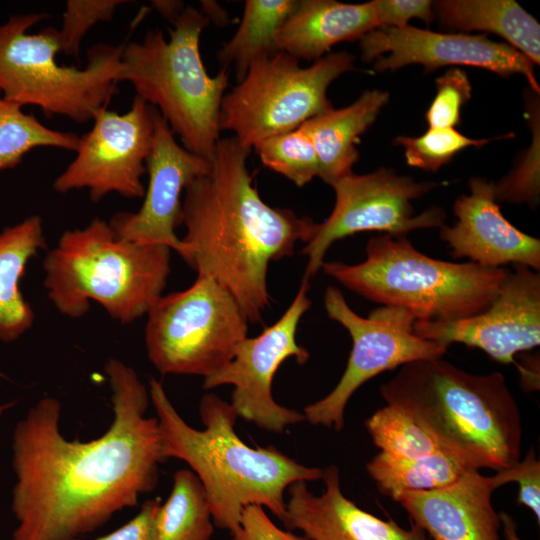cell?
I'll return each mask as SVG.
<instances>
[{
    "mask_svg": "<svg viewBox=\"0 0 540 540\" xmlns=\"http://www.w3.org/2000/svg\"><path fill=\"white\" fill-rule=\"evenodd\" d=\"M126 0H68L59 31L61 53L78 57L87 32L102 21H110Z\"/></svg>",
    "mask_w": 540,
    "mask_h": 540,
    "instance_id": "33",
    "label": "cell"
},
{
    "mask_svg": "<svg viewBox=\"0 0 540 540\" xmlns=\"http://www.w3.org/2000/svg\"><path fill=\"white\" fill-rule=\"evenodd\" d=\"M298 5L297 0H247L240 25L218 51L222 67H234L238 82L252 63L274 54L276 36Z\"/></svg>",
    "mask_w": 540,
    "mask_h": 540,
    "instance_id": "26",
    "label": "cell"
},
{
    "mask_svg": "<svg viewBox=\"0 0 540 540\" xmlns=\"http://www.w3.org/2000/svg\"><path fill=\"white\" fill-rule=\"evenodd\" d=\"M469 194L459 196L453 206L457 221L440 227L439 236L455 259L467 258L485 267L508 264L540 269V240L513 226L500 211L494 182L472 177Z\"/></svg>",
    "mask_w": 540,
    "mask_h": 540,
    "instance_id": "18",
    "label": "cell"
},
{
    "mask_svg": "<svg viewBox=\"0 0 540 540\" xmlns=\"http://www.w3.org/2000/svg\"><path fill=\"white\" fill-rule=\"evenodd\" d=\"M440 184L418 182L409 176L379 168L367 174L351 172L331 187L335 204L328 218L318 223L302 254L308 257L304 276L312 278L322 267L331 245L364 231L384 232L392 237H407L418 229L440 228L445 210L433 206L415 215L412 202Z\"/></svg>",
    "mask_w": 540,
    "mask_h": 540,
    "instance_id": "12",
    "label": "cell"
},
{
    "mask_svg": "<svg viewBox=\"0 0 540 540\" xmlns=\"http://www.w3.org/2000/svg\"><path fill=\"white\" fill-rule=\"evenodd\" d=\"M529 112L533 140L530 147L520 157L514 169L499 182L494 183L497 202L536 205L540 193L539 170V113L538 104Z\"/></svg>",
    "mask_w": 540,
    "mask_h": 540,
    "instance_id": "32",
    "label": "cell"
},
{
    "mask_svg": "<svg viewBox=\"0 0 540 540\" xmlns=\"http://www.w3.org/2000/svg\"><path fill=\"white\" fill-rule=\"evenodd\" d=\"M519 369L521 370L522 381L526 382L528 385V390H532L530 379L533 380V383L539 387V375L536 374V361H528L526 365H520Z\"/></svg>",
    "mask_w": 540,
    "mask_h": 540,
    "instance_id": "42",
    "label": "cell"
},
{
    "mask_svg": "<svg viewBox=\"0 0 540 540\" xmlns=\"http://www.w3.org/2000/svg\"><path fill=\"white\" fill-rule=\"evenodd\" d=\"M145 166L148 186L141 207L136 212H117L108 222L123 240L162 244L184 258L186 248L176 234V228L181 225L182 192L192 180L209 170L210 160L180 145L158 111Z\"/></svg>",
    "mask_w": 540,
    "mask_h": 540,
    "instance_id": "17",
    "label": "cell"
},
{
    "mask_svg": "<svg viewBox=\"0 0 540 540\" xmlns=\"http://www.w3.org/2000/svg\"><path fill=\"white\" fill-rule=\"evenodd\" d=\"M433 10L435 20L451 31L496 34L534 65L540 63V25L514 0H440Z\"/></svg>",
    "mask_w": 540,
    "mask_h": 540,
    "instance_id": "24",
    "label": "cell"
},
{
    "mask_svg": "<svg viewBox=\"0 0 540 540\" xmlns=\"http://www.w3.org/2000/svg\"><path fill=\"white\" fill-rule=\"evenodd\" d=\"M248 322L227 289L197 274L190 287L162 295L148 311V358L161 374L206 378L232 359L248 337Z\"/></svg>",
    "mask_w": 540,
    "mask_h": 540,
    "instance_id": "10",
    "label": "cell"
},
{
    "mask_svg": "<svg viewBox=\"0 0 540 540\" xmlns=\"http://www.w3.org/2000/svg\"><path fill=\"white\" fill-rule=\"evenodd\" d=\"M366 469L378 490L394 501L404 492L447 487L477 470L444 449L412 459L394 458L380 452L367 463Z\"/></svg>",
    "mask_w": 540,
    "mask_h": 540,
    "instance_id": "25",
    "label": "cell"
},
{
    "mask_svg": "<svg viewBox=\"0 0 540 540\" xmlns=\"http://www.w3.org/2000/svg\"><path fill=\"white\" fill-rule=\"evenodd\" d=\"M171 249L119 238L109 222L94 218L66 230L43 260L44 288L56 310L78 319L100 304L123 325L147 315L163 295Z\"/></svg>",
    "mask_w": 540,
    "mask_h": 540,
    "instance_id": "5",
    "label": "cell"
},
{
    "mask_svg": "<svg viewBox=\"0 0 540 540\" xmlns=\"http://www.w3.org/2000/svg\"><path fill=\"white\" fill-rule=\"evenodd\" d=\"M160 505L161 498L159 497L146 500L138 514L127 523L93 540H156L155 520Z\"/></svg>",
    "mask_w": 540,
    "mask_h": 540,
    "instance_id": "38",
    "label": "cell"
},
{
    "mask_svg": "<svg viewBox=\"0 0 540 540\" xmlns=\"http://www.w3.org/2000/svg\"><path fill=\"white\" fill-rule=\"evenodd\" d=\"M201 12L206 18L218 26H225L229 23V14L216 1H201Z\"/></svg>",
    "mask_w": 540,
    "mask_h": 540,
    "instance_id": "40",
    "label": "cell"
},
{
    "mask_svg": "<svg viewBox=\"0 0 540 540\" xmlns=\"http://www.w3.org/2000/svg\"><path fill=\"white\" fill-rule=\"evenodd\" d=\"M253 148L266 167L298 187L319 177L320 164L315 147L301 127L269 137Z\"/></svg>",
    "mask_w": 540,
    "mask_h": 540,
    "instance_id": "30",
    "label": "cell"
},
{
    "mask_svg": "<svg viewBox=\"0 0 540 540\" xmlns=\"http://www.w3.org/2000/svg\"><path fill=\"white\" fill-rule=\"evenodd\" d=\"M354 69L347 51L328 53L308 67L277 51L255 61L245 76L225 93L220 128L234 133L244 146L297 129L332 107L327 91L342 74Z\"/></svg>",
    "mask_w": 540,
    "mask_h": 540,
    "instance_id": "9",
    "label": "cell"
},
{
    "mask_svg": "<svg viewBox=\"0 0 540 540\" xmlns=\"http://www.w3.org/2000/svg\"><path fill=\"white\" fill-rule=\"evenodd\" d=\"M231 534L232 540H308L280 529L259 505L243 510L239 526Z\"/></svg>",
    "mask_w": 540,
    "mask_h": 540,
    "instance_id": "37",
    "label": "cell"
},
{
    "mask_svg": "<svg viewBox=\"0 0 540 540\" xmlns=\"http://www.w3.org/2000/svg\"><path fill=\"white\" fill-rule=\"evenodd\" d=\"M378 28L372 1L342 3L336 0H302L275 39L276 51L296 59L317 60L333 45L360 40Z\"/></svg>",
    "mask_w": 540,
    "mask_h": 540,
    "instance_id": "21",
    "label": "cell"
},
{
    "mask_svg": "<svg viewBox=\"0 0 540 540\" xmlns=\"http://www.w3.org/2000/svg\"><path fill=\"white\" fill-rule=\"evenodd\" d=\"M325 490L315 495L306 481L287 488L286 518L283 525L300 530L308 540H429L415 524L404 529L394 520L385 521L359 508L345 497L339 470L330 465L322 470Z\"/></svg>",
    "mask_w": 540,
    "mask_h": 540,
    "instance_id": "19",
    "label": "cell"
},
{
    "mask_svg": "<svg viewBox=\"0 0 540 540\" xmlns=\"http://www.w3.org/2000/svg\"><path fill=\"white\" fill-rule=\"evenodd\" d=\"M43 220L32 215L0 232V340L13 342L33 325L35 314L20 283L29 261L46 249Z\"/></svg>",
    "mask_w": 540,
    "mask_h": 540,
    "instance_id": "23",
    "label": "cell"
},
{
    "mask_svg": "<svg viewBox=\"0 0 540 540\" xmlns=\"http://www.w3.org/2000/svg\"><path fill=\"white\" fill-rule=\"evenodd\" d=\"M251 150L234 136L219 139L209 170L184 190L181 225L184 261L227 289L249 322H260L271 302L269 264L308 243L318 223L262 200L247 167Z\"/></svg>",
    "mask_w": 540,
    "mask_h": 540,
    "instance_id": "2",
    "label": "cell"
},
{
    "mask_svg": "<svg viewBox=\"0 0 540 540\" xmlns=\"http://www.w3.org/2000/svg\"><path fill=\"white\" fill-rule=\"evenodd\" d=\"M489 141L469 138L456 128H429L421 136H399L394 143L404 148L409 166L436 172L463 149L470 146L480 148Z\"/></svg>",
    "mask_w": 540,
    "mask_h": 540,
    "instance_id": "31",
    "label": "cell"
},
{
    "mask_svg": "<svg viewBox=\"0 0 540 540\" xmlns=\"http://www.w3.org/2000/svg\"><path fill=\"white\" fill-rule=\"evenodd\" d=\"M501 530L506 540H522L517 532V524L514 519L505 512L499 513Z\"/></svg>",
    "mask_w": 540,
    "mask_h": 540,
    "instance_id": "41",
    "label": "cell"
},
{
    "mask_svg": "<svg viewBox=\"0 0 540 540\" xmlns=\"http://www.w3.org/2000/svg\"><path fill=\"white\" fill-rule=\"evenodd\" d=\"M380 393L477 470L498 471L520 460L521 414L498 371L473 374L442 357L418 360L401 366Z\"/></svg>",
    "mask_w": 540,
    "mask_h": 540,
    "instance_id": "4",
    "label": "cell"
},
{
    "mask_svg": "<svg viewBox=\"0 0 540 540\" xmlns=\"http://www.w3.org/2000/svg\"><path fill=\"white\" fill-rule=\"evenodd\" d=\"M209 20L186 6L167 40L159 29L125 43L117 82H128L137 97L155 107L182 146L210 159L220 137V108L229 84L227 68L211 76L200 53Z\"/></svg>",
    "mask_w": 540,
    "mask_h": 540,
    "instance_id": "6",
    "label": "cell"
},
{
    "mask_svg": "<svg viewBox=\"0 0 540 540\" xmlns=\"http://www.w3.org/2000/svg\"><path fill=\"white\" fill-rule=\"evenodd\" d=\"M495 489L510 482L518 484L517 502L529 508L540 523V463L534 449L510 467L491 476Z\"/></svg>",
    "mask_w": 540,
    "mask_h": 540,
    "instance_id": "35",
    "label": "cell"
},
{
    "mask_svg": "<svg viewBox=\"0 0 540 540\" xmlns=\"http://www.w3.org/2000/svg\"><path fill=\"white\" fill-rule=\"evenodd\" d=\"M50 15L16 14L0 25V93L20 106L38 107L46 117L83 124L106 109L117 85L125 43H98L87 51L84 68L57 62L58 29H29Z\"/></svg>",
    "mask_w": 540,
    "mask_h": 540,
    "instance_id": "8",
    "label": "cell"
},
{
    "mask_svg": "<svg viewBox=\"0 0 540 540\" xmlns=\"http://www.w3.org/2000/svg\"><path fill=\"white\" fill-rule=\"evenodd\" d=\"M11 405H12V403H8V404H5V405H1V406H0V416H1L2 413H3L7 408H9Z\"/></svg>",
    "mask_w": 540,
    "mask_h": 540,
    "instance_id": "43",
    "label": "cell"
},
{
    "mask_svg": "<svg viewBox=\"0 0 540 540\" xmlns=\"http://www.w3.org/2000/svg\"><path fill=\"white\" fill-rule=\"evenodd\" d=\"M309 281L303 277L290 306L273 325L256 337L242 340L232 359L204 378L205 390L233 385L230 404L237 416L268 432L282 433L287 427L305 421L303 413L274 400L272 382L278 368L288 358H295L299 364L309 359V352L296 340L298 324L311 306L307 296Z\"/></svg>",
    "mask_w": 540,
    "mask_h": 540,
    "instance_id": "14",
    "label": "cell"
},
{
    "mask_svg": "<svg viewBox=\"0 0 540 540\" xmlns=\"http://www.w3.org/2000/svg\"><path fill=\"white\" fill-rule=\"evenodd\" d=\"M213 532L211 509L200 479L192 470H178L169 497L156 516V540H210Z\"/></svg>",
    "mask_w": 540,
    "mask_h": 540,
    "instance_id": "27",
    "label": "cell"
},
{
    "mask_svg": "<svg viewBox=\"0 0 540 540\" xmlns=\"http://www.w3.org/2000/svg\"><path fill=\"white\" fill-rule=\"evenodd\" d=\"M389 101V93L374 89L364 91L346 107H333L314 116L300 127L310 137L320 164L319 177L331 186L353 172L359 159L356 145L360 136L375 122Z\"/></svg>",
    "mask_w": 540,
    "mask_h": 540,
    "instance_id": "22",
    "label": "cell"
},
{
    "mask_svg": "<svg viewBox=\"0 0 540 540\" xmlns=\"http://www.w3.org/2000/svg\"><path fill=\"white\" fill-rule=\"evenodd\" d=\"M436 95L426 111L429 128H455L461 108L471 99L472 86L467 73L450 67L435 80Z\"/></svg>",
    "mask_w": 540,
    "mask_h": 540,
    "instance_id": "34",
    "label": "cell"
},
{
    "mask_svg": "<svg viewBox=\"0 0 540 540\" xmlns=\"http://www.w3.org/2000/svg\"><path fill=\"white\" fill-rule=\"evenodd\" d=\"M324 273L369 301L409 310L417 320L453 321L485 310L509 270L431 258L407 237L371 238L355 265L324 261Z\"/></svg>",
    "mask_w": 540,
    "mask_h": 540,
    "instance_id": "7",
    "label": "cell"
},
{
    "mask_svg": "<svg viewBox=\"0 0 540 540\" xmlns=\"http://www.w3.org/2000/svg\"><path fill=\"white\" fill-rule=\"evenodd\" d=\"M324 307L328 317L349 332L352 350L334 389L304 408L305 420L312 425L342 430L346 405L365 382L414 361L442 357L447 351L448 347L415 334L413 325L417 319L407 309L382 305L362 317L335 286L327 287Z\"/></svg>",
    "mask_w": 540,
    "mask_h": 540,
    "instance_id": "11",
    "label": "cell"
},
{
    "mask_svg": "<svg viewBox=\"0 0 540 540\" xmlns=\"http://www.w3.org/2000/svg\"><path fill=\"white\" fill-rule=\"evenodd\" d=\"M416 335L448 347L461 343L500 363L540 344V274L513 265L492 303L482 312L453 321L416 320Z\"/></svg>",
    "mask_w": 540,
    "mask_h": 540,
    "instance_id": "16",
    "label": "cell"
},
{
    "mask_svg": "<svg viewBox=\"0 0 540 540\" xmlns=\"http://www.w3.org/2000/svg\"><path fill=\"white\" fill-rule=\"evenodd\" d=\"M363 62H373L375 72L394 71L420 64L427 71L444 66H472L501 77L523 75L537 94L535 65L507 43L495 42L485 34L441 33L410 25L376 28L359 40Z\"/></svg>",
    "mask_w": 540,
    "mask_h": 540,
    "instance_id": "15",
    "label": "cell"
},
{
    "mask_svg": "<svg viewBox=\"0 0 540 540\" xmlns=\"http://www.w3.org/2000/svg\"><path fill=\"white\" fill-rule=\"evenodd\" d=\"M104 370L113 420L101 436L65 438L54 397L40 399L16 424L12 540H81L155 489L166 459L158 420L145 416L149 390L117 358H109Z\"/></svg>",
    "mask_w": 540,
    "mask_h": 540,
    "instance_id": "1",
    "label": "cell"
},
{
    "mask_svg": "<svg viewBox=\"0 0 540 540\" xmlns=\"http://www.w3.org/2000/svg\"><path fill=\"white\" fill-rule=\"evenodd\" d=\"M154 9L171 24L180 16L185 9L182 1L154 0L151 2Z\"/></svg>",
    "mask_w": 540,
    "mask_h": 540,
    "instance_id": "39",
    "label": "cell"
},
{
    "mask_svg": "<svg viewBox=\"0 0 540 540\" xmlns=\"http://www.w3.org/2000/svg\"><path fill=\"white\" fill-rule=\"evenodd\" d=\"M491 476L472 470L447 487L402 493L395 501L429 540H501Z\"/></svg>",
    "mask_w": 540,
    "mask_h": 540,
    "instance_id": "20",
    "label": "cell"
},
{
    "mask_svg": "<svg viewBox=\"0 0 540 540\" xmlns=\"http://www.w3.org/2000/svg\"><path fill=\"white\" fill-rule=\"evenodd\" d=\"M365 426L381 453L390 457L412 459L447 450L411 414L397 406L387 404L378 409Z\"/></svg>",
    "mask_w": 540,
    "mask_h": 540,
    "instance_id": "29",
    "label": "cell"
},
{
    "mask_svg": "<svg viewBox=\"0 0 540 540\" xmlns=\"http://www.w3.org/2000/svg\"><path fill=\"white\" fill-rule=\"evenodd\" d=\"M378 28H402L409 21L417 18L427 25L435 20L433 2L431 0H373Z\"/></svg>",
    "mask_w": 540,
    "mask_h": 540,
    "instance_id": "36",
    "label": "cell"
},
{
    "mask_svg": "<svg viewBox=\"0 0 540 540\" xmlns=\"http://www.w3.org/2000/svg\"><path fill=\"white\" fill-rule=\"evenodd\" d=\"M80 136L51 129L0 93V171L19 165L35 148L49 147L76 151Z\"/></svg>",
    "mask_w": 540,
    "mask_h": 540,
    "instance_id": "28",
    "label": "cell"
},
{
    "mask_svg": "<svg viewBox=\"0 0 540 540\" xmlns=\"http://www.w3.org/2000/svg\"><path fill=\"white\" fill-rule=\"evenodd\" d=\"M158 110L133 98L123 114L103 109L91 129L80 136L76 156L56 177L58 193L87 189L97 203L110 193L129 199L143 198L146 160L151 152Z\"/></svg>",
    "mask_w": 540,
    "mask_h": 540,
    "instance_id": "13",
    "label": "cell"
},
{
    "mask_svg": "<svg viewBox=\"0 0 540 540\" xmlns=\"http://www.w3.org/2000/svg\"><path fill=\"white\" fill-rule=\"evenodd\" d=\"M166 460L185 461L200 479L213 523L231 533L249 505L267 508L282 523L285 493L297 481L322 479V470L288 457L272 445L252 448L234 429L238 418L230 403L206 393L199 403L204 429L188 425L167 397L161 382L149 381Z\"/></svg>",
    "mask_w": 540,
    "mask_h": 540,
    "instance_id": "3",
    "label": "cell"
}]
</instances>
